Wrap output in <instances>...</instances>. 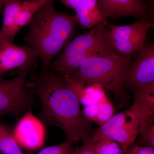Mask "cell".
<instances>
[{
  "label": "cell",
  "instance_id": "8fae6325",
  "mask_svg": "<svg viewBox=\"0 0 154 154\" xmlns=\"http://www.w3.org/2000/svg\"><path fill=\"white\" fill-rule=\"evenodd\" d=\"M37 54L32 48L18 46L0 38V75L13 69L33 64Z\"/></svg>",
  "mask_w": 154,
  "mask_h": 154
},
{
  "label": "cell",
  "instance_id": "ffe728a7",
  "mask_svg": "<svg viewBox=\"0 0 154 154\" xmlns=\"http://www.w3.org/2000/svg\"><path fill=\"white\" fill-rule=\"evenodd\" d=\"M72 145L66 140L57 145L50 146L42 149L36 154H70Z\"/></svg>",
  "mask_w": 154,
  "mask_h": 154
},
{
  "label": "cell",
  "instance_id": "2e32d148",
  "mask_svg": "<svg viewBox=\"0 0 154 154\" xmlns=\"http://www.w3.org/2000/svg\"><path fill=\"white\" fill-rule=\"evenodd\" d=\"M82 112L87 120L96 122L99 126H101L109 121L114 115L115 108L110 100L99 104L85 106Z\"/></svg>",
  "mask_w": 154,
  "mask_h": 154
},
{
  "label": "cell",
  "instance_id": "d6986e66",
  "mask_svg": "<svg viewBox=\"0 0 154 154\" xmlns=\"http://www.w3.org/2000/svg\"><path fill=\"white\" fill-rule=\"evenodd\" d=\"M88 143L91 144L96 154L125 153L123 150L116 142L108 138H104L94 142Z\"/></svg>",
  "mask_w": 154,
  "mask_h": 154
},
{
  "label": "cell",
  "instance_id": "6da1fadb",
  "mask_svg": "<svg viewBox=\"0 0 154 154\" xmlns=\"http://www.w3.org/2000/svg\"><path fill=\"white\" fill-rule=\"evenodd\" d=\"M26 87L41 102L40 118L46 124L60 128L70 143H88L94 131L84 117L76 96L68 88L63 76L49 70L33 73Z\"/></svg>",
  "mask_w": 154,
  "mask_h": 154
},
{
  "label": "cell",
  "instance_id": "603a6c76",
  "mask_svg": "<svg viewBox=\"0 0 154 154\" xmlns=\"http://www.w3.org/2000/svg\"><path fill=\"white\" fill-rule=\"evenodd\" d=\"M72 151L74 154H96L92 146L88 143L76 148L72 147Z\"/></svg>",
  "mask_w": 154,
  "mask_h": 154
},
{
  "label": "cell",
  "instance_id": "52a82bcc",
  "mask_svg": "<svg viewBox=\"0 0 154 154\" xmlns=\"http://www.w3.org/2000/svg\"><path fill=\"white\" fill-rule=\"evenodd\" d=\"M154 85V44H146L128 67L125 88L132 93Z\"/></svg>",
  "mask_w": 154,
  "mask_h": 154
},
{
  "label": "cell",
  "instance_id": "8992f818",
  "mask_svg": "<svg viewBox=\"0 0 154 154\" xmlns=\"http://www.w3.org/2000/svg\"><path fill=\"white\" fill-rule=\"evenodd\" d=\"M110 28V38L113 47L119 54L127 56L143 49L149 30L154 21L140 19L129 25L117 26L106 22Z\"/></svg>",
  "mask_w": 154,
  "mask_h": 154
},
{
  "label": "cell",
  "instance_id": "d4e9b609",
  "mask_svg": "<svg viewBox=\"0 0 154 154\" xmlns=\"http://www.w3.org/2000/svg\"><path fill=\"white\" fill-rule=\"evenodd\" d=\"M9 0H0V14H3L5 4Z\"/></svg>",
  "mask_w": 154,
  "mask_h": 154
},
{
  "label": "cell",
  "instance_id": "3957f363",
  "mask_svg": "<svg viewBox=\"0 0 154 154\" xmlns=\"http://www.w3.org/2000/svg\"><path fill=\"white\" fill-rule=\"evenodd\" d=\"M128 109L112 116L109 121L94 131L92 143L108 138L120 144L125 153L136 139L154 122V102L139 95Z\"/></svg>",
  "mask_w": 154,
  "mask_h": 154
},
{
  "label": "cell",
  "instance_id": "5b68a950",
  "mask_svg": "<svg viewBox=\"0 0 154 154\" xmlns=\"http://www.w3.org/2000/svg\"><path fill=\"white\" fill-rule=\"evenodd\" d=\"M33 65L19 68L14 79H0V119L6 115L19 116L32 108L34 94L26 87V77Z\"/></svg>",
  "mask_w": 154,
  "mask_h": 154
},
{
  "label": "cell",
  "instance_id": "ac0fdd59",
  "mask_svg": "<svg viewBox=\"0 0 154 154\" xmlns=\"http://www.w3.org/2000/svg\"><path fill=\"white\" fill-rule=\"evenodd\" d=\"M49 1L50 0L22 1L17 19V26L19 31L28 25L36 11Z\"/></svg>",
  "mask_w": 154,
  "mask_h": 154
},
{
  "label": "cell",
  "instance_id": "7402d4cb",
  "mask_svg": "<svg viewBox=\"0 0 154 154\" xmlns=\"http://www.w3.org/2000/svg\"><path fill=\"white\" fill-rule=\"evenodd\" d=\"M126 151L132 154H154V149L137 145L132 144Z\"/></svg>",
  "mask_w": 154,
  "mask_h": 154
},
{
  "label": "cell",
  "instance_id": "277c9868",
  "mask_svg": "<svg viewBox=\"0 0 154 154\" xmlns=\"http://www.w3.org/2000/svg\"><path fill=\"white\" fill-rule=\"evenodd\" d=\"M134 54H113L88 58L74 72L63 75L85 85H99L112 91L118 99L125 97L124 79Z\"/></svg>",
  "mask_w": 154,
  "mask_h": 154
},
{
  "label": "cell",
  "instance_id": "5bb4252c",
  "mask_svg": "<svg viewBox=\"0 0 154 154\" xmlns=\"http://www.w3.org/2000/svg\"><path fill=\"white\" fill-rule=\"evenodd\" d=\"M22 0H9L5 4L0 38L13 43L19 32L17 19Z\"/></svg>",
  "mask_w": 154,
  "mask_h": 154
},
{
  "label": "cell",
  "instance_id": "cb8c5ba5",
  "mask_svg": "<svg viewBox=\"0 0 154 154\" xmlns=\"http://www.w3.org/2000/svg\"><path fill=\"white\" fill-rule=\"evenodd\" d=\"M55 1V0H54ZM63 4L69 8L75 10L85 0H56Z\"/></svg>",
  "mask_w": 154,
  "mask_h": 154
},
{
  "label": "cell",
  "instance_id": "e0dca14e",
  "mask_svg": "<svg viewBox=\"0 0 154 154\" xmlns=\"http://www.w3.org/2000/svg\"><path fill=\"white\" fill-rule=\"evenodd\" d=\"M0 152L3 154H25L15 139L13 130L1 122Z\"/></svg>",
  "mask_w": 154,
  "mask_h": 154
},
{
  "label": "cell",
  "instance_id": "44dd1931",
  "mask_svg": "<svg viewBox=\"0 0 154 154\" xmlns=\"http://www.w3.org/2000/svg\"><path fill=\"white\" fill-rule=\"evenodd\" d=\"M139 135L137 145L145 146L154 149V122L150 124L146 129Z\"/></svg>",
  "mask_w": 154,
  "mask_h": 154
},
{
  "label": "cell",
  "instance_id": "484cf974",
  "mask_svg": "<svg viewBox=\"0 0 154 154\" xmlns=\"http://www.w3.org/2000/svg\"><path fill=\"white\" fill-rule=\"evenodd\" d=\"M149 2V5L152 8L153 5L154 0H148Z\"/></svg>",
  "mask_w": 154,
  "mask_h": 154
},
{
  "label": "cell",
  "instance_id": "4fadbf2b",
  "mask_svg": "<svg viewBox=\"0 0 154 154\" xmlns=\"http://www.w3.org/2000/svg\"><path fill=\"white\" fill-rule=\"evenodd\" d=\"M113 54H119L108 51L91 50L66 58H56L53 60L51 63L48 69L57 74H60L61 75H68L79 68L88 58L93 56H108Z\"/></svg>",
  "mask_w": 154,
  "mask_h": 154
},
{
  "label": "cell",
  "instance_id": "7c38bea8",
  "mask_svg": "<svg viewBox=\"0 0 154 154\" xmlns=\"http://www.w3.org/2000/svg\"><path fill=\"white\" fill-rule=\"evenodd\" d=\"M68 88L76 96L80 104L84 106L110 101L104 88L99 85H87L63 76Z\"/></svg>",
  "mask_w": 154,
  "mask_h": 154
},
{
  "label": "cell",
  "instance_id": "30bf717a",
  "mask_svg": "<svg viewBox=\"0 0 154 154\" xmlns=\"http://www.w3.org/2000/svg\"><path fill=\"white\" fill-rule=\"evenodd\" d=\"M31 110L20 118L13 132L20 147L34 151L40 149L44 145L45 131L42 122L33 115Z\"/></svg>",
  "mask_w": 154,
  "mask_h": 154
},
{
  "label": "cell",
  "instance_id": "9a60e30c",
  "mask_svg": "<svg viewBox=\"0 0 154 154\" xmlns=\"http://www.w3.org/2000/svg\"><path fill=\"white\" fill-rule=\"evenodd\" d=\"M75 11L77 23L82 28H91L105 21L97 0H85Z\"/></svg>",
  "mask_w": 154,
  "mask_h": 154
},
{
  "label": "cell",
  "instance_id": "ba28073f",
  "mask_svg": "<svg viewBox=\"0 0 154 154\" xmlns=\"http://www.w3.org/2000/svg\"><path fill=\"white\" fill-rule=\"evenodd\" d=\"M101 22L91 28L90 31L77 36L63 49L57 58H66L91 50H100L117 52L110 38V28L106 22Z\"/></svg>",
  "mask_w": 154,
  "mask_h": 154
},
{
  "label": "cell",
  "instance_id": "83f0119b",
  "mask_svg": "<svg viewBox=\"0 0 154 154\" xmlns=\"http://www.w3.org/2000/svg\"><path fill=\"white\" fill-rule=\"evenodd\" d=\"M70 154H74L73 153L72 151V148L71 149V150Z\"/></svg>",
  "mask_w": 154,
  "mask_h": 154
},
{
  "label": "cell",
  "instance_id": "7a4b0ae2",
  "mask_svg": "<svg viewBox=\"0 0 154 154\" xmlns=\"http://www.w3.org/2000/svg\"><path fill=\"white\" fill-rule=\"evenodd\" d=\"M50 0L38 9L28 24L23 40L40 60L42 70H48L54 58L72 40L76 29L75 15L59 12Z\"/></svg>",
  "mask_w": 154,
  "mask_h": 154
},
{
  "label": "cell",
  "instance_id": "4316f807",
  "mask_svg": "<svg viewBox=\"0 0 154 154\" xmlns=\"http://www.w3.org/2000/svg\"><path fill=\"white\" fill-rule=\"evenodd\" d=\"M125 154H132L131 153H130L129 152H128V151H126V152H125Z\"/></svg>",
  "mask_w": 154,
  "mask_h": 154
},
{
  "label": "cell",
  "instance_id": "9c48e42d",
  "mask_svg": "<svg viewBox=\"0 0 154 154\" xmlns=\"http://www.w3.org/2000/svg\"><path fill=\"white\" fill-rule=\"evenodd\" d=\"M105 21L131 17L154 21L153 9L145 0H97Z\"/></svg>",
  "mask_w": 154,
  "mask_h": 154
}]
</instances>
